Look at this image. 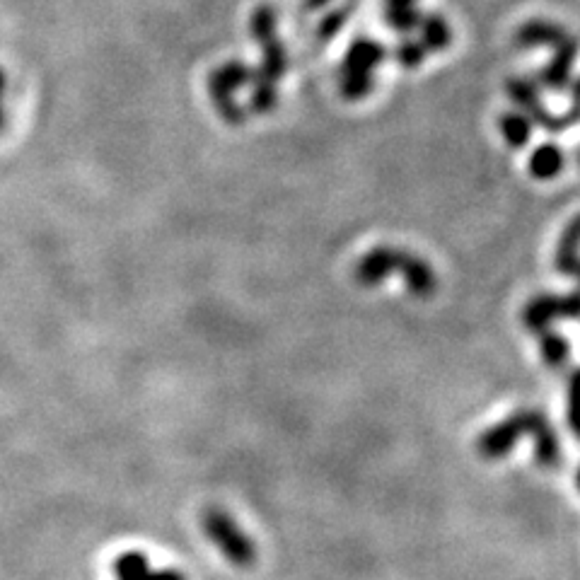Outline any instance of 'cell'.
<instances>
[{"label": "cell", "instance_id": "1", "mask_svg": "<svg viewBox=\"0 0 580 580\" xmlns=\"http://www.w3.org/2000/svg\"><path fill=\"white\" fill-rule=\"evenodd\" d=\"M522 435L535 438V460L542 467L554 469L561 462V445L556 438V431L542 411L522 409L510 414L508 419L498 421L489 431H484L477 440V452L484 460H498L506 457Z\"/></svg>", "mask_w": 580, "mask_h": 580}, {"label": "cell", "instance_id": "2", "mask_svg": "<svg viewBox=\"0 0 580 580\" xmlns=\"http://www.w3.org/2000/svg\"><path fill=\"white\" fill-rule=\"evenodd\" d=\"M515 44L520 49H537V46H547L554 51L551 61L542 68L539 80L547 90L561 92L571 85L573 66H576L580 54V39L566 32L564 27L554 25L549 20H530L525 22L518 32H515Z\"/></svg>", "mask_w": 580, "mask_h": 580}, {"label": "cell", "instance_id": "3", "mask_svg": "<svg viewBox=\"0 0 580 580\" xmlns=\"http://www.w3.org/2000/svg\"><path fill=\"white\" fill-rule=\"evenodd\" d=\"M387 58L385 46L373 37H356L341 61L339 90L346 102H361L375 90V71Z\"/></svg>", "mask_w": 580, "mask_h": 580}, {"label": "cell", "instance_id": "4", "mask_svg": "<svg viewBox=\"0 0 580 580\" xmlns=\"http://www.w3.org/2000/svg\"><path fill=\"white\" fill-rule=\"evenodd\" d=\"M252 73L254 68L237 61V58H232V61L223 63V66L213 68V71L208 73V97H211V104L216 107L218 116L225 124L230 126L245 124L247 114L245 109L237 104L235 95L242 87L252 83Z\"/></svg>", "mask_w": 580, "mask_h": 580}, {"label": "cell", "instance_id": "5", "mask_svg": "<svg viewBox=\"0 0 580 580\" xmlns=\"http://www.w3.org/2000/svg\"><path fill=\"white\" fill-rule=\"evenodd\" d=\"M201 525L206 537L211 539L213 547H216L232 566L249 568L257 561V547H254V542L240 530V525H237L225 510L208 508L206 513H203Z\"/></svg>", "mask_w": 580, "mask_h": 580}, {"label": "cell", "instance_id": "6", "mask_svg": "<svg viewBox=\"0 0 580 580\" xmlns=\"http://www.w3.org/2000/svg\"><path fill=\"white\" fill-rule=\"evenodd\" d=\"M506 92L520 114H525L532 124H539L549 133H561L580 121V114L573 112V109H568L566 114H549L542 104V97H539L537 83H532L530 78L513 75V78L506 80Z\"/></svg>", "mask_w": 580, "mask_h": 580}, {"label": "cell", "instance_id": "7", "mask_svg": "<svg viewBox=\"0 0 580 580\" xmlns=\"http://www.w3.org/2000/svg\"><path fill=\"white\" fill-rule=\"evenodd\" d=\"M522 324L527 332L542 334L549 332L556 319H580V288L568 295H535L525 307H522Z\"/></svg>", "mask_w": 580, "mask_h": 580}, {"label": "cell", "instance_id": "8", "mask_svg": "<svg viewBox=\"0 0 580 580\" xmlns=\"http://www.w3.org/2000/svg\"><path fill=\"white\" fill-rule=\"evenodd\" d=\"M399 254H402V249H397V247L370 249V252H365L363 257L358 259L353 276H356V281L365 288L380 286L387 276L397 274Z\"/></svg>", "mask_w": 580, "mask_h": 580}, {"label": "cell", "instance_id": "9", "mask_svg": "<svg viewBox=\"0 0 580 580\" xmlns=\"http://www.w3.org/2000/svg\"><path fill=\"white\" fill-rule=\"evenodd\" d=\"M261 49V61L259 66L254 68L252 80L254 83H269L278 85V80L283 78L288 71V51L283 46L281 39H278V32L264 34V37L254 39Z\"/></svg>", "mask_w": 580, "mask_h": 580}, {"label": "cell", "instance_id": "10", "mask_svg": "<svg viewBox=\"0 0 580 580\" xmlns=\"http://www.w3.org/2000/svg\"><path fill=\"white\" fill-rule=\"evenodd\" d=\"M397 274L404 278L406 288H409V293L414 295V298L426 300L435 295V288H438V276H435L433 266L428 264L426 259L416 257V254L404 252L402 249V254H399Z\"/></svg>", "mask_w": 580, "mask_h": 580}, {"label": "cell", "instance_id": "11", "mask_svg": "<svg viewBox=\"0 0 580 580\" xmlns=\"http://www.w3.org/2000/svg\"><path fill=\"white\" fill-rule=\"evenodd\" d=\"M114 576L116 580H187L184 573L172 571V568L150 571L148 556L141 551H124L121 556H116Z\"/></svg>", "mask_w": 580, "mask_h": 580}, {"label": "cell", "instance_id": "12", "mask_svg": "<svg viewBox=\"0 0 580 580\" xmlns=\"http://www.w3.org/2000/svg\"><path fill=\"white\" fill-rule=\"evenodd\" d=\"M580 264V213L571 223L561 230L559 242H556L554 266L561 276H576Z\"/></svg>", "mask_w": 580, "mask_h": 580}, {"label": "cell", "instance_id": "13", "mask_svg": "<svg viewBox=\"0 0 580 580\" xmlns=\"http://www.w3.org/2000/svg\"><path fill=\"white\" fill-rule=\"evenodd\" d=\"M566 165V153L564 148H559L556 143H542L539 148H535V153L527 160V170L539 182H549V179H556L564 170Z\"/></svg>", "mask_w": 580, "mask_h": 580}, {"label": "cell", "instance_id": "14", "mask_svg": "<svg viewBox=\"0 0 580 580\" xmlns=\"http://www.w3.org/2000/svg\"><path fill=\"white\" fill-rule=\"evenodd\" d=\"M382 17H385V25L394 29V32L409 34L419 29L423 15L416 8V0H385Z\"/></svg>", "mask_w": 580, "mask_h": 580}, {"label": "cell", "instance_id": "15", "mask_svg": "<svg viewBox=\"0 0 580 580\" xmlns=\"http://www.w3.org/2000/svg\"><path fill=\"white\" fill-rule=\"evenodd\" d=\"M421 39L419 42L426 46L428 54H438V51L450 49L452 44V27L443 15H423L419 22Z\"/></svg>", "mask_w": 580, "mask_h": 580}, {"label": "cell", "instance_id": "16", "mask_svg": "<svg viewBox=\"0 0 580 580\" xmlns=\"http://www.w3.org/2000/svg\"><path fill=\"white\" fill-rule=\"evenodd\" d=\"M532 121L520 112H506L498 119V131H501L503 141H506L513 150L525 148L532 138Z\"/></svg>", "mask_w": 580, "mask_h": 580}, {"label": "cell", "instance_id": "17", "mask_svg": "<svg viewBox=\"0 0 580 580\" xmlns=\"http://www.w3.org/2000/svg\"><path fill=\"white\" fill-rule=\"evenodd\" d=\"M539 353H542L544 363L549 368H561L566 365L568 358H571V344H568L566 336L556 334V332H542L539 334Z\"/></svg>", "mask_w": 580, "mask_h": 580}, {"label": "cell", "instance_id": "18", "mask_svg": "<svg viewBox=\"0 0 580 580\" xmlns=\"http://www.w3.org/2000/svg\"><path fill=\"white\" fill-rule=\"evenodd\" d=\"M428 51L426 46H423L419 39H402L397 46H394V61L399 63V66L406 68V71H414V68H419L423 61H426Z\"/></svg>", "mask_w": 580, "mask_h": 580}, {"label": "cell", "instance_id": "19", "mask_svg": "<svg viewBox=\"0 0 580 580\" xmlns=\"http://www.w3.org/2000/svg\"><path fill=\"white\" fill-rule=\"evenodd\" d=\"M249 85H252V97H249V109H252V114L264 116L274 112L278 107V85L254 83V80Z\"/></svg>", "mask_w": 580, "mask_h": 580}, {"label": "cell", "instance_id": "20", "mask_svg": "<svg viewBox=\"0 0 580 580\" xmlns=\"http://www.w3.org/2000/svg\"><path fill=\"white\" fill-rule=\"evenodd\" d=\"M353 8H356V3L351 5H341V8L336 10H329V15H324L322 20H319V27H317V37L322 39V42H329V39H334L336 34L341 32L346 25V20L351 17Z\"/></svg>", "mask_w": 580, "mask_h": 580}, {"label": "cell", "instance_id": "21", "mask_svg": "<svg viewBox=\"0 0 580 580\" xmlns=\"http://www.w3.org/2000/svg\"><path fill=\"white\" fill-rule=\"evenodd\" d=\"M568 426L580 438V370L568 382Z\"/></svg>", "mask_w": 580, "mask_h": 580}, {"label": "cell", "instance_id": "22", "mask_svg": "<svg viewBox=\"0 0 580 580\" xmlns=\"http://www.w3.org/2000/svg\"><path fill=\"white\" fill-rule=\"evenodd\" d=\"M5 90H8V75L0 68V133L5 131V124H8V116H5Z\"/></svg>", "mask_w": 580, "mask_h": 580}, {"label": "cell", "instance_id": "23", "mask_svg": "<svg viewBox=\"0 0 580 580\" xmlns=\"http://www.w3.org/2000/svg\"><path fill=\"white\" fill-rule=\"evenodd\" d=\"M332 0H305V8L307 10H319V8H324V5H329Z\"/></svg>", "mask_w": 580, "mask_h": 580}, {"label": "cell", "instance_id": "24", "mask_svg": "<svg viewBox=\"0 0 580 580\" xmlns=\"http://www.w3.org/2000/svg\"><path fill=\"white\" fill-rule=\"evenodd\" d=\"M576 278H578V283H580V264H578V269H576Z\"/></svg>", "mask_w": 580, "mask_h": 580}, {"label": "cell", "instance_id": "25", "mask_svg": "<svg viewBox=\"0 0 580 580\" xmlns=\"http://www.w3.org/2000/svg\"><path fill=\"white\" fill-rule=\"evenodd\" d=\"M576 481H578V489H580V469H578V477H576Z\"/></svg>", "mask_w": 580, "mask_h": 580}, {"label": "cell", "instance_id": "26", "mask_svg": "<svg viewBox=\"0 0 580 580\" xmlns=\"http://www.w3.org/2000/svg\"><path fill=\"white\" fill-rule=\"evenodd\" d=\"M578 165H580V150H578Z\"/></svg>", "mask_w": 580, "mask_h": 580}]
</instances>
